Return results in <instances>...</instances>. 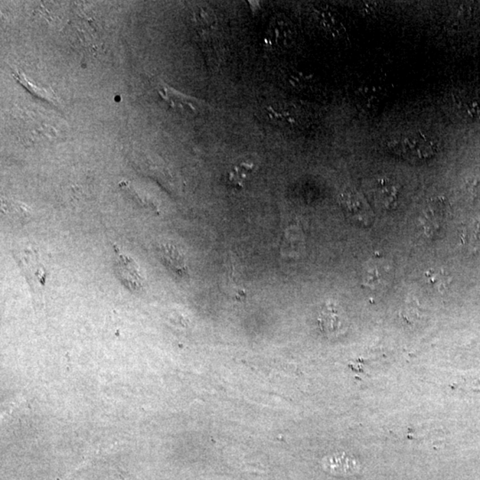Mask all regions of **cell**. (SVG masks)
<instances>
[{"label":"cell","mask_w":480,"mask_h":480,"mask_svg":"<svg viewBox=\"0 0 480 480\" xmlns=\"http://www.w3.org/2000/svg\"><path fill=\"white\" fill-rule=\"evenodd\" d=\"M254 166L248 164V163H241V164L235 166L233 171H231L228 179L230 182H233L234 185L241 186L244 182L247 179L248 175L253 171Z\"/></svg>","instance_id":"cell-8"},{"label":"cell","mask_w":480,"mask_h":480,"mask_svg":"<svg viewBox=\"0 0 480 480\" xmlns=\"http://www.w3.org/2000/svg\"><path fill=\"white\" fill-rule=\"evenodd\" d=\"M388 151L411 162H423L437 154V143L433 137L422 132L398 136L387 143Z\"/></svg>","instance_id":"cell-1"},{"label":"cell","mask_w":480,"mask_h":480,"mask_svg":"<svg viewBox=\"0 0 480 480\" xmlns=\"http://www.w3.org/2000/svg\"><path fill=\"white\" fill-rule=\"evenodd\" d=\"M469 194L476 201H480V175H477L468 184Z\"/></svg>","instance_id":"cell-10"},{"label":"cell","mask_w":480,"mask_h":480,"mask_svg":"<svg viewBox=\"0 0 480 480\" xmlns=\"http://www.w3.org/2000/svg\"><path fill=\"white\" fill-rule=\"evenodd\" d=\"M116 268L119 279L131 291H141L143 289V279L138 266L129 256L116 249Z\"/></svg>","instance_id":"cell-4"},{"label":"cell","mask_w":480,"mask_h":480,"mask_svg":"<svg viewBox=\"0 0 480 480\" xmlns=\"http://www.w3.org/2000/svg\"><path fill=\"white\" fill-rule=\"evenodd\" d=\"M319 325L328 337H337L348 329V319L337 305L328 303L323 307L319 315Z\"/></svg>","instance_id":"cell-2"},{"label":"cell","mask_w":480,"mask_h":480,"mask_svg":"<svg viewBox=\"0 0 480 480\" xmlns=\"http://www.w3.org/2000/svg\"><path fill=\"white\" fill-rule=\"evenodd\" d=\"M426 282L437 291H444L449 287L450 279L442 270H430L426 273Z\"/></svg>","instance_id":"cell-7"},{"label":"cell","mask_w":480,"mask_h":480,"mask_svg":"<svg viewBox=\"0 0 480 480\" xmlns=\"http://www.w3.org/2000/svg\"><path fill=\"white\" fill-rule=\"evenodd\" d=\"M466 112L471 119L480 120V100H472L466 104Z\"/></svg>","instance_id":"cell-9"},{"label":"cell","mask_w":480,"mask_h":480,"mask_svg":"<svg viewBox=\"0 0 480 480\" xmlns=\"http://www.w3.org/2000/svg\"><path fill=\"white\" fill-rule=\"evenodd\" d=\"M160 96L169 104L170 106L178 112L189 114V115H198L204 113L205 110L210 109V106L203 101L192 96L178 92L174 88L162 87L159 91Z\"/></svg>","instance_id":"cell-3"},{"label":"cell","mask_w":480,"mask_h":480,"mask_svg":"<svg viewBox=\"0 0 480 480\" xmlns=\"http://www.w3.org/2000/svg\"><path fill=\"white\" fill-rule=\"evenodd\" d=\"M391 267L380 260L369 261L364 266L363 283L371 289H384L390 282Z\"/></svg>","instance_id":"cell-5"},{"label":"cell","mask_w":480,"mask_h":480,"mask_svg":"<svg viewBox=\"0 0 480 480\" xmlns=\"http://www.w3.org/2000/svg\"><path fill=\"white\" fill-rule=\"evenodd\" d=\"M373 195L375 202L390 208L391 205L396 203L398 195V186L388 178H381L374 182Z\"/></svg>","instance_id":"cell-6"}]
</instances>
